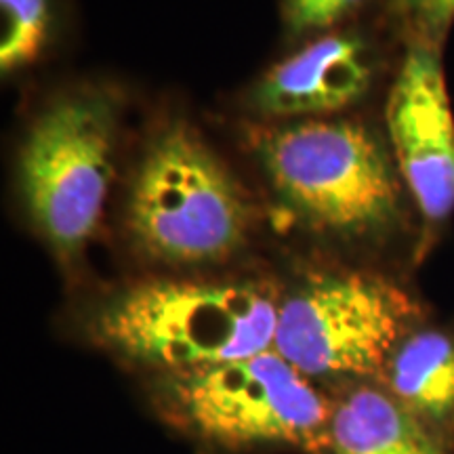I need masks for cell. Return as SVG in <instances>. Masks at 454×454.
Wrapping results in <instances>:
<instances>
[{
  "label": "cell",
  "instance_id": "cell-1",
  "mask_svg": "<svg viewBox=\"0 0 454 454\" xmlns=\"http://www.w3.org/2000/svg\"><path fill=\"white\" fill-rule=\"evenodd\" d=\"M280 297L253 278H150L101 301L87 333L145 377L196 371L274 349Z\"/></svg>",
  "mask_w": 454,
  "mask_h": 454
},
{
  "label": "cell",
  "instance_id": "cell-2",
  "mask_svg": "<svg viewBox=\"0 0 454 454\" xmlns=\"http://www.w3.org/2000/svg\"><path fill=\"white\" fill-rule=\"evenodd\" d=\"M158 423L200 454H326L331 391L278 351L145 377Z\"/></svg>",
  "mask_w": 454,
  "mask_h": 454
},
{
  "label": "cell",
  "instance_id": "cell-3",
  "mask_svg": "<svg viewBox=\"0 0 454 454\" xmlns=\"http://www.w3.org/2000/svg\"><path fill=\"white\" fill-rule=\"evenodd\" d=\"M425 320L423 305L372 270H314L278 308L274 351L320 387L377 381L402 337Z\"/></svg>",
  "mask_w": 454,
  "mask_h": 454
},
{
  "label": "cell",
  "instance_id": "cell-4",
  "mask_svg": "<svg viewBox=\"0 0 454 454\" xmlns=\"http://www.w3.org/2000/svg\"><path fill=\"white\" fill-rule=\"evenodd\" d=\"M129 230L139 251L164 265H217L247 242L248 208L219 158L196 133L175 124L141 160Z\"/></svg>",
  "mask_w": 454,
  "mask_h": 454
},
{
  "label": "cell",
  "instance_id": "cell-5",
  "mask_svg": "<svg viewBox=\"0 0 454 454\" xmlns=\"http://www.w3.org/2000/svg\"><path fill=\"white\" fill-rule=\"evenodd\" d=\"M259 154L284 200L348 238L394 223L400 184L383 145L357 121H308L259 139Z\"/></svg>",
  "mask_w": 454,
  "mask_h": 454
},
{
  "label": "cell",
  "instance_id": "cell-6",
  "mask_svg": "<svg viewBox=\"0 0 454 454\" xmlns=\"http://www.w3.org/2000/svg\"><path fill=\"white\" fill-rule=\"evenodd\" d=\"M116 107L104 93L49 106L24 141L20 184L27 213L57 257L70 261L98 230L114 179Z\"/></svg>",
  "mask_w": 454,
  "mask_h": 454
},
{
  "label": "cell",
  "instance_id": "cell-7",
  "mask_svg": "<svg viewBox=\"0 0 454 454\" xmlns=\"http://www.w3.org/2000/svg\"><path fill=\"white\" fill-rule=\"evenodd\" d=\"M387 130L397 168L427 223L454 211V114L440 57L414 44L387 99Z\"/></svg>",
  "mask_w": 454,
  "mask_h": 454
},
{
  "label": "cell",
  "instance_id": "cell-8",
  "mask_svg": "<svg viewBox=\"0 0 454 454\" xmlns=\"http://www.w3.org/2000/svg\"><path fill=\"white\" fill-rule=\"evenodd\" d=\"M371 84L364 44L354 36H325L284 59L253 90L259 112L268 116H303L343 110Z\"/></svg>",
  "mask_w": 454,
  "mask_h": 454
},
{
  "label": "cell",
  "instance_id": "cell-9",
  "mask_svg": "<svg viewBox=\"0 0 454 454\" xmlns=\"http://www.w3.org/2000/svg\"><path fill=\"white\" fill-rule=\"evenodd\" d=\"M377 383L454 454V333L421 320L385 362Z\"/></svg>",
  "mask_w": 454,
  "mask_h": 454
},
{
  "label": "cell",
  "instance_id": "cell-10",
  "mask_svg": "<svg viewBox=\"0 0 454 454\" xmlns=\"http://www.w3.org/2000/svg\"><path fill=\"white\" fill-rule=\"evenodd\" d=\"M326 454H452L377 381L331 389Z\"/></svg>",
  "mask_w": 454,
  "mask_h": 454
},
{
  "label": "cell",
  "instance_id": "cell-11",
  "mask_svg": "<svg viewBox=\"0 0 454 454\" xmlns=\"http://www.w3.org/2000/svg\"><path fill=\"white\" fill-rule=\"evenodd\" d=\"M0 67L9 74L32 64L47 43L49 0H0Z\"/></svg>",
  "mask_w": 454,
  "mask_h": 454
},
{
  "label": "cell",
  "instance_id": "cell-12",
  "mask_svg": "<svg viewBox=\"0 0 454 454\" xmlns=\"http://www.w3.org/2000/svg\"><path fill=\"white\" fill-rule=\"evenodd\" d=\"M362 0H284V15L294 32H308L316 27L337 24Z\"/></svg>",
  "mask_w": 454,
  "mask_h": 454
},
{
  "label": "cell",
  "instance_id": "cell-13",
  "mask_svg": "<svg viewBox=\"0 0 454 454\" xmlns=\"http://www.w3.org/2000/svg\"><path fill=\"white\" fill-rule=\"evenodd\" d=\"M421 15L431 32H444L454 20V0H427Z\"/></svg>",
  "mask_w": 454,
  "mask_h": 454
},
{
  "label": "cell",
  "instance_id": "cell-14",
  "mask_svg": "<svg viewBox=\"0 0 454 454\" xmlns=\"http://www.w3.org/2000/svg\"><path fill=\"white\" fill-rule=\"evenodd\" d=\"M397 3H400L402 7L412 9V11H419V13H423L425 3H427V0H397Z\"/></svg>",
  "mask_w": 454,
  "mask_h": 454
}]
</instances>
